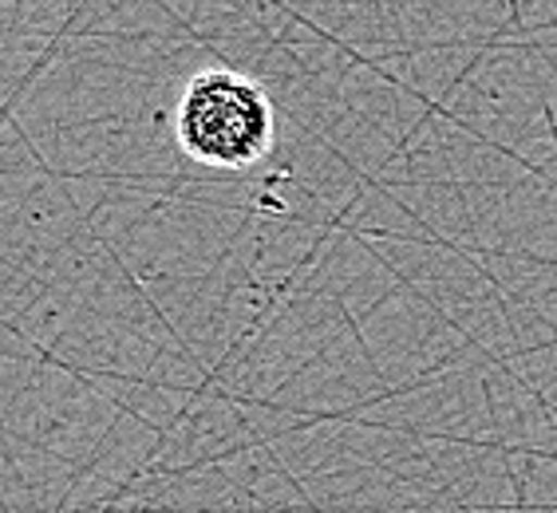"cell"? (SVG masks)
<instances>
[{
    "instance_id": "cell-1",
    "label": "cell",
    "mask_w": 557,
    "mask_h": 513,
    "mask_svg": "<svg viewBox=\"0 0 557 513\" xmlns=\"http://www.w3.org/2000/svg\"><path fill=\"white\" fill-rule=\"evenodd\" d=\"M174 130L194 162L246 171L273 147V103L258 79L230 67H206L186 84Z\"/></svg>"
}]
</instances>
